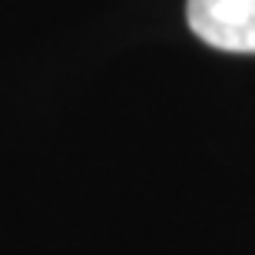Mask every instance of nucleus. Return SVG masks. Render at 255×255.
<instances>
[{"mask_svg": "<svg viewBox=\"0 0 255 255\" xmlns=\"http://www.w3.org/2000/svg\"><path fill=\"white\" fill-rule=\"evenodd\" d=\"M189 30L226 53H255V0H186Z\"/></svg>", "mask_w": 255, "mask_h": 255, "instance_id": "f257e3e1", "label": "nucleus"}]
</instances>
